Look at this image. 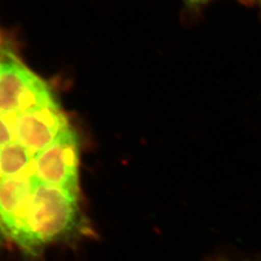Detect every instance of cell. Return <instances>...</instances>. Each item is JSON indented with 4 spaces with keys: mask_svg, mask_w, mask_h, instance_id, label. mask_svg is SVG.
<instances>
[{
    "mask_svg": "<svg viewBox=\"0 0 261 261\" xmlns=\"http://www.w3.org/2000/svg\"><path fill=\"white\" fill-rule=\"evenodd\" d=\"M80 196L40 181L34 174L28 205L29 259L37 261L47 246L88 234L81 213Z\"/></svg>",
    "mask_w": 261,
    "mask_h": 261,
    "instance_id": "cell-1",
    "label": "cell"
},
{
    "mask_svg": "<svg viewBox=\"0 0 261 261\" xmlns=\"http://www.w3.org/2000/svg\"><path fill=\"white\" fill-rule=\"evenodd\" d=\"M55 100L47 83L31 71L18 55L0 68V114L15 115Z\"/></svg>",
    "mask_w": 261,
    "mask_h": 261,
    "instance_id": "cell-2",
    "label": "cell"
},
{
    "mask_svg": "<svg viewBox=\"0 0 261 261\" xmlns=\"http://www.w3.org/2000/svg\"><path fill=\"white\" fill-rule=\"evenodd\" d=\"M80 140L70 126L34 157V175L42 182L61 187L80 196Z\"/></svg>",
    "mask_w": 261,
    "mask_h": 261,
    "instance_id": "cell-3",
    "label": "cell"
},
{
    "mask_svg": "<svg viewBox=\"0 0 261 261\" xmlns=\"http://www.w3.org/2000/svg\"><path fill=\"white\" fill-rule=\"evenodd\" d=\"M33 173L0 180V240L29 259L28 213Z\"/></svg>",
    "mask_w": 261,
    "mask_h": 261,
    "instance_id": "cell-4",
    "label": "cell"
},
{
    "mask_svg": "<svg viewBox=\"0 0 261 261\" xmlns=\"http://www.w3.org/2000/svg\"><path fill=\"white\" fill-rule=\"evenodd\" d=\"M12 120L17 141L33 155L45 149L69 127L65 113L56 100L19 112Z\"/></svg>",
    "mask_w": 261,
    "mask_h": 261,
    "instance_id": "cell-5",
    "label": "cell"
},
{
    "mask_svg": "<svg viewBox=\"0 0 261 261\" xmlns=\"http://www.w3.org/2000/svg\"><path fill=\"white\" fill-rule=\"evenodd\" d=\"M32 163L33 154L19 141L14 140L0 148L1 178L18 177L30 173L28 169Z\"/></svg>",
    "mask_w": 261,
    "mask_h": 261,
    "instance_id": "cell-6",
    "label": "cell"
},
{
    "mask_svg": "<svg viewBox=\"0 0 261 261\" xmlns=\"http://www.w3.org/2000/svg\"><path fill=\"white\" fill-rule=\"evenodd\" d=\"M18 55L10 36L0 28V68L11 57Z\"/></svg>",
    "mask_w": 261,
    "mask_h": 261,
    "instance_id": "cell-7",
    "label": "cell"
},
{
    "mask_svg": "<svg viewBox=\"0 0 261 261\" xmlns=\"http://www.w3.org/2000/svg\"><path fill=\"white\" fill-rule=\"evenodd\" d=\"M15 134L13 127L10 126V122L0 114V148L14 141Z\"/></svg>",
    "mask_w": 261,
    "mask_h": 261,
    "instance_id": "cell-8",
    "label": "cell"
},
{
    "mask_svg": "<svg viewBox=\"0 0 261 261\" xmlns=\"http://www.w3.org/2000/svg\"><path fill=\"white\" fill-rule=\"evenodd\" d=\"M189 6L192 7H198V6H202L206 4L207 2H209L210 0H184Z\"/></svg>",
    "mask_w": 261,
    "mask_h": 261,
    "instance_id": "cell-9",
    "label": "cell"
},
{
    "mask_svg": "<svg viewBox=\"0 0 261 261\" xmlns=\"http://www.w3.org/2000/svg\"><path fill=\"white\" fill-rule=\"evenodd\" d=\"M209 261H252L250 259H233V258H230V257H227V256H216L211 258Z\"/></svg>",
    "mask_w": 261,
    "mask_h": 261,
    "instance_id": "cell-10",
    "label": "cell"
},
{
    "mask_svg": "<svg viewBox=\"0 0 261 261\" xmlns=\"http://www.w3.org/2000/svg\"><path fill=\"white\" fill-rule=\"evenodd\" d=\"M257 1H259V2L261 3V0H257Z\"/></svg>",
    "mask_w": 261,
    "mask_h": 261,
    "instance_id": "cell-11",
    "label": "cell"
}]
</instances>
